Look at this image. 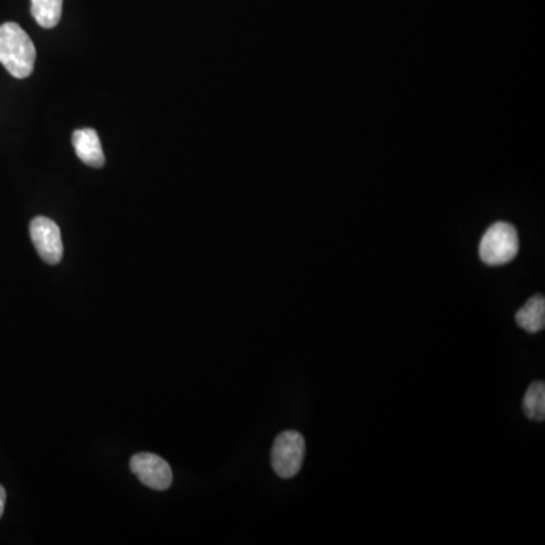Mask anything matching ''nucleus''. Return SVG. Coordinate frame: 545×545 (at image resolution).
Masks as SVG:
<instances>
[{
    "instance_id": "1",
    "label": "nucleus",
    "mask_w": 545,
    "mask_h": 545,
    "mask_svg": "<svg viewBox=\"0 0 545 545\" xmlns=\"http://www.w3.org/2000/svg\"><path fill=\"white\" fill-rule=\"evenodd\" d=\"M37 50L22 26L14 22L0 25V64L16 79L29 78L34 72Z\"/></svg>"
},
{
    "instance_id": "8",
    "label": "nucleus",
    "mask_w": 545,
    "mask_h": 545,
    "mask_svg": "<svg viewBox=\"0 0 545 545\" xmlns=\"http://www.w3.org/2000/svg\"><path fill=\"white\" fill-rule=\"evenodd\" d=\"M64 0H31V14L35 22L44 29H52L63 16Z\"/></svg>"
},
{
    "instance_id": "10",
    "label": "nucleus",
    "mask_w": 545,
    "mask_h": 545,
    "mask_svg": "<svg viewBox=\"0 0 545 545\" xmlns=\"http://www.w3.org/2000/svg\"><path fill=\"white\" fill-rule=\"evenodd\" d=\"M5 502H7V491H5L4 486L0 485V518L4 515Z\"/></svg>"
},
{
    "instance_id": "3",
    "label": "nucleus",
    "mask_w": 545,
    "mask_h": 545,
    "mask_svg": "<svg viewBox=\"0 0 545 545\" xmlns=\"http://www.w3.org/2000/svg\"><path fill=\"white\" fill-rule=\"evenodd\" d=\"M306 443L302 433L285 430L276 438L271 449V465L282 479H291L299 473L305 459Z\"/></svg>"
},
{
    "instance_id": "6",
    "label": "nucleus",
    "mask_w": 545,
    "mask_h": 545,
    "mask_svg": "<svg viewBox=\"0 0 545 545\" xmlns=\"http://www.w3.org/2000/svg\"><path fill=\"white\" fill-rule=\"evenodd\" d=\"M72 141L76 155L84 164L96 169L105 166V155H103L102 144L96 129H78L73 132Z\"/></svg>"
},
{
    "instance_id": "7",
    "label": "nucleus",
    "mask_w": 545,
    "mask_h": 545,
    "mask_svg": "<svg viewBox=\"0 0 545 545\" xmlns=\"http://www.w3.org/2000/svg\"><path fill=\"white\" fill-rule=\"evenodd\" d=\"M518 326L530 334H538L545 327V299L538 294L533 296L515 315Z\"/></svg>"
},
{
    "instance_id": "5",
    "label": "nucleus",
    "mask_w": 545,
    "mask_h": 545,
    "mask_svg": "<svg viewBox=\"0 0 545 545\" xmlns=\"http://www.w3.org/2000/svg\"><path fill=\"white\" fill-rule=\"evenodd\" d=\"M131 470L143 485L156 491H166L172 486V468L161 456L153 455V453H138L132 456Z\"/></svg>"
},
{
    "instance_id": "9",
    "label": "nucleus",
    "mask_w": 545,
    "mask_h": 545,
    "mask_svg": "<svg viewBox=\"0 0 545 545\" xmlns=\"http://www.w3.org/2000/svg\"><path fill=\"white\" fill-rule=\"evenodd\" d=\"M524 414L533 421H544L545 418V385L536 380L526 391L523 400Z\"/></svg>"
},
{
    "instance_id": "2",
    "label": "nucleus",
    "mask_w": 545,
    "mask_h": 545,
    "mask_svg": "<svg viewBox=\"0 0 545 545\" xmlns=\"http://www.w3.org/2000/svg\"><path fill=\"white\" fill-rule=\"evenodd\" d=\"M517 229L509 223L499 222L491 226L480 241L479 255L485 264H508L518 253Z\"/></svg>"
},
{
    "instance_id": "4",
    "label": "nucleus",
    "mask_w": 545,
    "mask_h": 545,
    "mask_svg": "<svg viewBox=\"0 0 545 545\" xmlns=\"http://www.w3.org/2000/svg\"><path fill=\"white\" fill-rule=\"evenodd\" d=\"M31 240L46 264L57 265L63 259L64 246L60 226L47 217H35L29 226Z\"/></svg>"
}]
</instances>
